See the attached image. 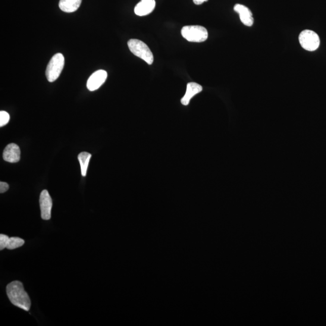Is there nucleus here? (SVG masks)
<instances>
[{
	"label": "nucleus",
	"mask_w": 326,
	"mask_h": 326,
	"mask_svg": "<svg viewBox=\"0 0 326 326\" xmlns=\"http://www.w3.org/2000/svg\"><path fill=\"white\" fill-rule=\"evenodd\" d=\"M128 46L134 55L143 59L147 64H153V53L145 43L139 39H132L128 42Z\"/></svg>",
	"instance_id": "2"
},
{
	"label": "nucleus",
	"mask_w": 326,
	"mask_h": 326,
	"mask_svg": "<svg viewBox=\"0 0 326 326\" xmlns=\"http://www.w3.org/2000/svg\"><path fill=\"white\" fill-rule=\"evenodd\" d=\"M21 150L20 147L16 144H9L3 152V159L6 161L14 163L20 161Z\"/></svg>",
	"instance_id": "8"
},
{
	"label": "nucleus",
	"mask_w": 326,
	"mask_h": 326,
	"mask_svg": "<svg viewBox=\"0 0 326 326\" xmlns=\"http://www.w3.org/2000/svg\"><path fill=\"white\" fill-rule=\"evenodd\" d=\"M39 205L42 219L44 220H49L51 218L52 199L48 190H44L40 193Z\"/></svg>",
	"instance_id": "6"
},
{
	"label": "nucleus",
	"mask_w": 326,
	"mask_h": 326,
	"mask_svg": "<svg viewBox=\"0 0 326 326\" xmlns=\"http://www.w3.org/2000/svg\"><path fill=\"white\" fill-rule=\"evenodd\" d=\"M64 64L65 59L61 53H57L50 59L46 71L47 79L50 83L58 79L63 70Z\"/></svg>",
	"instance_id": "3"
},
{
	"label": "nucleus",
	"mask_w": 326,
	"mask_h": 326,
	"mask_svg": "<svg viewBox=\"0 0 326 326\" xmlns=\"http://www.w3.org/2000/svg\"><path fill=\"white\" fill-rule=\"evenodd\" d=\"M82 0H60L59 6L62 11L71 13L79 9Z\"/></svg>",
	"instance_id": "12"
},
{
	"label": "nucleus",
	"mask_w": 326,
	"mask_h": 326,
	"mask_svg": "<svg viewBox=\"0 0 326 326\" xmlns=\"http://www.w3.org/2000/svg\"><path fill=\"white\" fill-rule=\"evenodd\" d=\"M6 292L12 305L24 310H29L31 306L30 297L24 290L23 283L14 281L9 283L6 288Z\"/></svg>",
	"instance_id": "1"
},
{
	"label": "nucleus",
	"mask_w": 326,
	"mask_h": 326,
	"mask_svg": "<svg viewBox=\"0 0 326 326\" xmlns=\"http://www.w3.org/2000/svg\"><path fill=\"white\" fill-rule=\"evenodd\" d=\"M299 39L301 46L307 51H315L318 49L320 45L319 36L312 30L302 31L300 34Z\"/></svg>",
	"instance_id": "5"
},
{
	"label": "nucleus",
	"mask_w": 326,
	"mask_h": 326,
	"mask_svg": "<svg viewBox=\"0 0 326 326\" xmlns=\"http://www.w3.org/2000/svg\"><path fill=\"white\" fill-rule=\"evenodd\" d=\"M24 244V240L20 237H12L9 238L7 249L9 250H14L17 248L21 247Z\"/></svg>",
	"instance_id": "14"
},
{
	"label": "nucleus",
	"mask_w": 326,
	"mask_h": 326,
	"mask_svg": "<svg viewBox=\"0 0 326 326\" xmlns=\"http://www.w3.org/2000/svg\"><path fill=\"white\" fill-rule=\"evenodd\" d=\"M184 38L189 42L202 43L208 38V30L200 26H187L181 30Z\"/></svg>",
	"instance_id": "4"
},
{
	"label": "nucleus",
	"mask_w": 326,
	"mask_h": 326,
	"mask_svg": "<svg viewBox=\"0 0 326 326\" xmlns=\"http://www.w3.org/2000/svg\"><path fill=\"white\" fill-rule=\"evenodd\" d=\"M202 91V87L199 84L195 83H190L187 84L186 94L183 98L181 99V102L184 106L189 104L190 100L194 96Z\"/></svg>",
	"instance_id": "11"
},
{
	"label": "nucleus",
	"mask_w": 326,
	"mask_h": 326,
	"mask_svg": "<svg viewBox=\"0 0 326 326\" xmlns=\"http://www.w3.org/2000/svg\"><path fill=\"white\" fill-rule=\"evenodd\" d=\"M9 238L7 235L0 234V250H3L7 247Z\"/></svg>",
	"instance_id": "16"
},
{
	"label": "nucleus",
	"mask_w": 326,
	"mask_h": 326,
	"mask_svg": "<svg viewBox=\"0 0 326 326\" xmlns=\"http://www.w3.org/2000/svg\"><path fill=\"white\" fill-rule=\"evenodd\" d=\"M9 120H10V116L7 112L4 111L0 112V127L5 126L9 123Z\"/></svg>",
	"instance_id": "15"
},
{
	"label": "nucleus",
	"mask_w": 326,
	"mask_h": 326,
	"mask_svg": "<svg viewBox=\"0 0 326 326\" xmlns=\"http://www.w3.org/2000/svg\"><path fill=\"white\" fill-rule=\"evenodd\" d=\"M9 189V185L5 182H1L0 183V193H3L8 191Z\"/></svg>",
	"instance_id": "17"
},
{
	"label": "nucleus",
	"mask_w": 326,
	"mask_h": 326,
	"mask_svg": "<svg viewBox=\"0 0 326 326\" xmlns=\"http://www.w3.org/2000/svg\"><path fill=\"white\" fill-rule=\"evenodd\" d=\"M234 11L239 14L241 22L248 27H252L254 23V18L252 11L247 6L236 4L234 6Z\"/></svg>",
	"instance_id": "9"
},
{
	"label": "nucleus",
	"mask_w": 326,
	"mask_h": 326,
	"mask_svg": "<svg viewBox=\"0 0 326 326\" xmlns=\"http://www.w3.org/2000/svg\"><path fill=\"white\" fill-rule=\"evenodd\" d=\"M155 5V0H141L135 7V14L140 17L146 16L152 13Z\"/></svg>",
	"instance_id": "10"
},
{
	"label": "nucleus",
	"mask_w": 326,
	"mask_h": 326,
	"mask_svg": "<svg viewBox=\"0 0 326 326\" xmlns=\"http://www.w3.org/2000/svg\"><path fill=\"white\" fill-rule=\"evenodd\" d=\"M107 72L103 70L96 71L87 81V87L91 92L97 90L105 83L107 79Z\"/></svg>",
	"instance_id": "7"
},
{
	"label": "nucleus",
	"mask_w": 326,
	"mask_h": 326,
	"mask_svg": "<svg viewBox=\"0 0 326 326\" xmlns=\"http://www.w3.org/2000/svg\"><path fill=\"white\" fill-rule=\"evenodd\" d=\"M193 1L195 5H200L206 2H208V0H193Z\"/></svg>",
	"instance_id": "18"
},
{
	"label": "nucleus",
	"mask_w": 326,
	"mask_h": 326,
	"mask_svg": "<svg viewBox=\"0 0 326 326\" xmlns=\"http://www.w3.org/2000/svg\"><path fill=\"white\" fill-rule=\"evenodd\" d=\"M91 157H92V155L86 152H81L78 155V159H79L81 168V174L83 177L86 176L88 166H89Z\"/></svg>",
	"instance_id": "13"
}]
</instances>
